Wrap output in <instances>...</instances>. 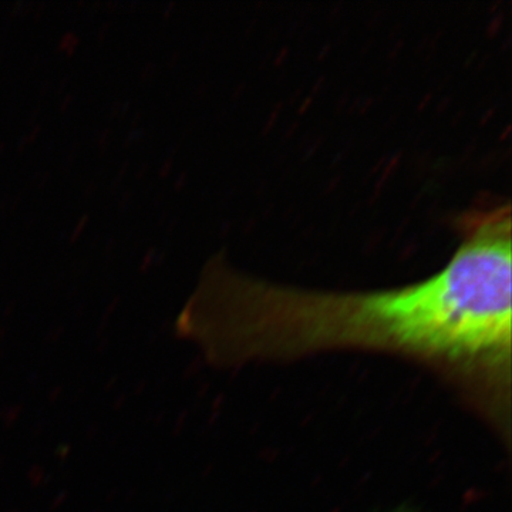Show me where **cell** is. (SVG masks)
<instances>
[{
  "label": "cell",
  "mask_w": 512,
  "mask_h": 512,
  "mask_svg": "<svg viewBox=\"0 0 512 512\" xmlns=\"http://www.w3.org/2000/svg\"><path fill=\"white\" fill-rule=\"evenodd\" d=\"M461 242L423 281L369 292L313 291L205 265L177 319L220 367L356 349L394 353L439 373L510 434V202L460 217Z\"/></svg>",
  "instance_id": "1"
}]
</instances>
